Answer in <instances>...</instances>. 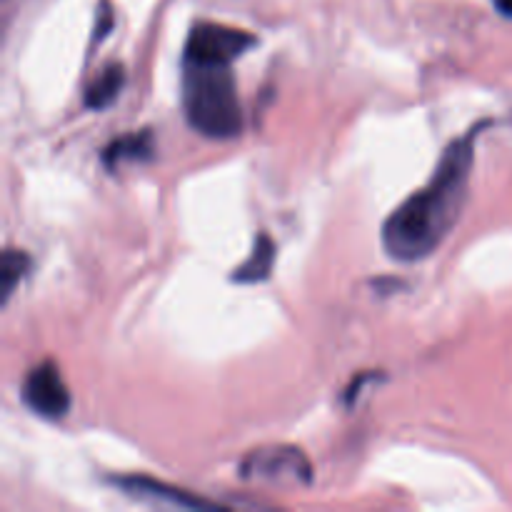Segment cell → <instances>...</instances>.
Masks as SVG:
<instances>
[{
  "mask_svg": "<svg viewBox=\"0 0 512 512\" xmlns=\"http://www.w3.org/2000/svg\"><path fill=\"white\" fill-rule=\"evenodd\" d=\"M483 125L445 148L428 185L415 190L390 213L383 225L385 253L400 263H418L440 248L463 215L470 170L475 163V138Z\"/></svg>",
  "mask_w": 512,
  "mask_h": 512,
  "instance_id": "6da1fadb",
  "label": "cell"
},
{
  "mask_svg": "<svg viewBox=\"0 0 512 512\" xmlns=\"http://www.w3.org/2000/svg\"><path fill=\"white\" fill-rule=\"evenodd\" d=\"M183 110L190 128L205 138L240 135L243 108L230 65H183Z\"/></svg>",
  "mask_w": 512,
  "mask_h": 512,
  "instance_id": "7a4b0ae2",
  "label": "cell"
},
{
  "mask_svg": "<svg viewBox=\"0 0 512 512\" xmlns=\"http://www.w3.org/2000/svg\"><path fill=\"white\" fill-rule=\"evenodd\" d=\"M258 43L253 33L220 23L193 25L185 43L183 65H233Z\"/></svg>",
  "mask_w": 512,
  "mask_h": 512,
  "instance_id": "3957f363",
  "label": "cell"
},
{
  "mask_svg": "<svg viewBox=\"0 0 512 512\" xmlns=\"http://www.w3.org/2000/svg\"><path fill=\"white\" fill-rule=\"evenodd\" d=\"M238 475L243 480H263L275 485H310L313 468L303 450L290 445H270V448L253 450L240 463Z\"/></svg>",
  "mask_w": 512,
  "mask_h": 512,
  "instance_id": "277c9868",
  "label": "cell"
},
{
  "mask_svg": "<svg viewBox=\"0 0 512 512\" xmlns=\"http://www.w3.org/2000/svg\"><path fill=\"white\" fill-rule=\"evenodd\" d=\"M23 403L45 420H60L70 410V390L53 360H43L23 380Z\"/></svg>",
  "mask_w": 512,
  "mask_h": 512,
  "instance_id": "5b68a950",
  "label": "cell"
},
{
  "mask_svg": "<svg viewBox=\"0 0 512 512\" xmlns=\"http://www.w3.org/2000/svg\"><path fill=\"white\" fill-rule=\"evenodd\" d=\"M115 488H120L123 493L135 495V498H145V500H158V503H170L178 505V508H218V503L213 500H205L193 495L190 490L175 488V485L160 483V480L148 478V475H128V478H115L113 480Z\"/></svg>",
  "mask_w": 512,
  "mask_h": 512,
  "instance_id": "8992f818",
  "label": "cell"
},
{
  "mask_svg": "<svg viewBox=\"0 0 512 512\" xmlns=\"http://www.w3.org/2000/svg\"><path fill=\"white\" fill-rule=\"evenodd\" d=\"M155 155V138L150 130H138L115 138L113 143L105 145L103 165L108 170L120 168L125 163H145Z\"/></svg>",
  "mask_w": 512,
  "mask_h": 512,
  "instance_id": "52a82bcc",
  "label": "cell"
},
{
  "mask_svg": "<svg viewBox=\"0 0 512 512\" xmlns=\"http://www.w3.org/2000/svg\"><path fill=\"white\" fill-rule=\"evenodd\" d=\"M275 255H278V245H275V240L270 238L268 233H258L248 260L240 263L238 268L233 270L230 278H233L235 283H243V285L263 283V280H268L270 273H273Z\"/></svg>",
  "mask_w": 512,
  "mask_h": 512,
  "instance_id": "ba28073f",
  "label": "cell"
},
{
  "mask_svg": "<svg viewBox=\"0 0 512 512\" xmlns=\"http://www.w3.org/2000/svg\"><path fill=\"white\" fill-rule=\"evenodd\" d=\"M125 85V68L120 63H108L85 88V108L103 110L118 100Z\"/></svg>",
  "mask_w": 512,
  "mask_h": 512,
  "instance_id": "9c48e42d",
  "label": "cell"
},
{
  "mask_svg": "<svg viewBox=\"0 0 512 512\" xmlns=\"http://www.w3.org/2000/svg\"><path fill=\"white\" fill-rule=\"evenodd\" d=\"M33 268V260L23 250H5L3 260H0V293H3V303L13 295L15 285L25 278Z\"/></svg>",
  "mask_w": 512,
  "mask_h": 512,
  "instance_id": "30bf717a",
  "label": "cell"
},
{
  "mask_svg": "<svg viewBox=\"0 0 512 512\" xmlns=\"http://www.w3.org/2000/svg\"><path fill=\"white\" fill-rule=\"evenodd\" d=\"M495 8L503 15H508V18H512V0H495Z\"/></svg>",
  "mask_w": 512,
  "mask_h": 512,
  "instance_id": "8fae6325",
  "label": "cell"
}]
</instances>
